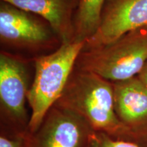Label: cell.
Listing matches in <instances>:
<instances>
[{"label":"cell","mask_w":147,"mask_h":147,"mask_svg":"<svg viewBox=\"0 0 147 147\" xmlns=\"http://www.w3.org/2000/svg\"><path fill=\"white\" fill-rule=\"evenodd\" d=\"M106 0H80L74 16L75 42H86L97 32Z\"/></svg>","instance_id":"30bf717a"},{"label":"cell","mask_w":147,"mask_h":147,"mask_svg":"<svg viewBox=\"0 0 147 147\" xmlns=\"http://www.w3.org/2000/svg\"><path fill=\"white\" fill-rule=\"evenodd\" d=\"M30 89L25 61L5 51L0 53L1 131L12 134L29 132L30 116L26 108Z\"/></svg>","instance_id":"277c9868"},{"label":"cell","mask_w":147,"mask_h":147,"mask_svg":"<svg viewBox=\"0 0 147 147\" xmlns=\"http://www.w3.org/2000/svg\"><path fill=\"white\" fill-rule=\"evenodd\" d=\"M134 142L140 147H147V132L136 137Z\"/></svg>","instance_id":"4fadbf2b"},{"label":"cell","mask_w":147,"mask_h":147,"mask_svg":"<svg viewBox=\"0 0 147 147\" xmlns=\"http://www.w3.org/2000/svg\"><path fill=\"white\" fill-rule=\"evenodd\" d=\"M49 24L61 44L75 42L74 16L80 0H1Z\"/></svg>","instance_id":"9c48e42d"},{"label":"cell","mask_w":147,"mask_h":147,"mask_svg":"<svg viewBox=\"0 0 147 147\" xmlns=\"http://www.w3.org/2000/svg\"><path fill=\"white\" fill-rule=\"evenodd\" d=\"M89 147H140L132 141L116 140L108 135L95 131L92 136Z\"/></svg>","instance_id":"8fae6325"},{"label":"cell","mask_w":147,"mask_h":147,"mask_svg":"<svg viewBox=\"0 0 147 147\" xmlns=\"http://www.w3.org/2000/svg\"><path fill=\"white\" fill-rule=\"evenodd\" d=\"M84 44H61L54 52L36 59L34 77L27 96L31 109L29 133L39 128L49 110L59 99Z\"/></svg>","instance_id":"7a4b0ae2"},{"label":"cell","mask_w":147,"mask_h":147,"mask_svg":"<svg viewBox=\"0 0 147 147\" xmlns=\"http://www.w3.org/2000/svg\"><path fill=\"white\" fill-rule=\"evenodd\" d=\"M113 85L115 112L121 123L134 139L146 133L147 86L138 76L113 82Z\"/></svg>","instance_id":"ba28073f"},{"label":"cell","mask_w":147,"mask_h":147,"mask_svg":"<svg viewBox=\"0 0 147 147\" xmlns=\"http://www.w3.org/2000/svg\"><path fill=\"white\" fill-rule=\"evenodd\" d=\"M137 76L138 77V78L143 82V83L145 84L147 86V63H146V65H144L142 70L140 71V73Z\"/></svg>","instance_id":"5bb4252c"},{"label":"cell","mask_w":147,"mask_h":147,"mask_svg":"<svg viewBox=\"0 0 147 147\" xmlns=\"http://www.w3.org/2000/svg\"><path fill=\"white\" fill-rule=\"evenodd\" d=\"M94 133L81 117L54 104L39 128L27 133L25 147H89Z\"/></svg>","instance_id":"5b68a950"},{"label":"cell","mask_w":147,"mask_h":147,"mask_svg":"<svg viewBox=\"0 0 147 147\" xmlns=\"http://www.w3.org/2000/svg\"><path fill=\"white\" fill-rule=\"evenodd\" d=\"M27 133L12 134L0 131V147H25Z\"/></svg>","instance_id":"7c38bea8"},{"label":"cell","mask_w":147,"mask_h":147,"mask_svg":"<svg viewBox=\"0 0 147 147\" xmlns=\"http://www.w3.org/2000/svg\"><path fill=\"white\" fill-rule=\"evenodd\" d=\"M147 26V0H106L100 26L83 49L100 47Z\"/></svg>","instance_id":"52a82bcc"},{"label":"cell","mask_w":147,"mask_h":147,"mask_svg":"<svg viewBox=\"0 0 147 147\" xmlns=\"http://www.w3.org/2000/svg\"><path fill=\"white\" fill-rule=\"evenodd\" d=\"M41 17L0 1V39L1 43L22 49H40L61 41Z\"/></svg>","instance_id":"8992f818"},{"label":"cell","mask_w":147,"mask_h":147,"mask_svg":"<svg viewBox=\"0 0 147 147\" xmlns=\"http://www.w3.org/2000/svg\"><path fill=\"white\" fill-rule=\"evenodd\" d=\"M146 63L147 26L131 31L108 45L82 49L75 68L116 82L137 76Z\"/></svg>","instance_id":"3957f363"},{"label":"cell","mask_w":147,"mask_h":147,"mask_svg":"<svg viewBox=\"0 0 147 147\" xmlns=\"http://www.w3.org/2000/svg\"><path fill=\"white\" fill-rule=\"evenodd\" d=\"M55 104L84 119L95 131L116 140L134 137L116 114L113 82L89 71L74 69L63 93Z\"/></svg>","instance_id":"6da1fadb"}]
</instances>
